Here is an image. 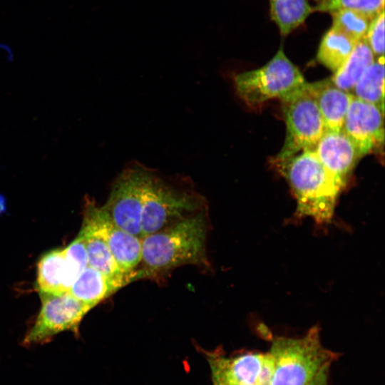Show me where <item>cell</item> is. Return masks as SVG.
<instances>
[{"mask_svg": "<svg viewBox=\"0 0 385 385\" xmlns=\"http://www.w3.org/2000/svg\"><path fill=\"white\" fill-rule=\"evenodd\" d=\"M206 209L141 238L136 279L166 272L186 265L207 264Z\"/></svg>", "mask_w": 385, "mask_h": 385, "instance_id": "obj_1", "label": "cell"}, {"mask_svg": "<svg viewBox=\"0 0 385 385\" xmlns=\"http://www.w3.org/2000/svg\"><path fill=\"white\" fill-rule=\"evenodd\" d=\"M276 161L296 198L297 217H309L321 225L330 223L343 188L324 168L314 150H304Z\"/></svg>", "mask_w": 385, "mask_h": 385, "instance_id": "obj_2", "label": "cell"}, {"mask_svg": "<svg viewBox=\"0 0 385 385\" xmlns=\"http://www.w3.org/2000/svg\"><path fill=\"white\" fill-rule=\"evenodd\" d=\"M319 331L314 326L302 337H277L272 340L270 353L274 371L270 385H306L330 367L339 355L322 346Z\"/></svg>", "mask_w": 385, "mask_h": 385, "instance_id": "obj_3", "label": "cell"}, {"mask_svg": "<svg viewBox=\"0 0 385 385\" xmlns=\"http://www.w3.org/2000/svg\"><path fill=\"white\" fill-rule=\"evenodd\" d=\"M306 82L298 68L280 48L263 66L234 76L236 91L249 106H259L273 98H281Z\"/></svg>", "mask_w": 385, "mask_h": 385, "instance_id": "obj_4", "label": "cell"}, {"mask_svg": "<svg viewBox=\"0 0 385 385\" xmlns=\"http://www.w3.org/2000/svg\"><path fill=\"white\" fill-rule=\"evenodd\" d=\"M306 83L279 98L287 131L277 159L288 158L304 150H314L326 130L322 116Z\"/></svg>", "mask_w": 385, "mask_h": 385, "instance_id": "obj_5", "label": "cell"}, {"mask_svg": "<svg viewBox=\"0 0 385 385\" xmlns=\"http://www.w3.org/2000/svg\"><path fill=\"white\" fill-rule=\"evenodd\" d=\"M41 307L37 318L23 339L24 346L43 344L58 334L71 331L78 334L81 322L92 309L69 293H39Z\"/></svg>", "mask_w": 385, "mask_h": 385, "instance_id": "obj_6", "label": "cell"}, {"mask_svg": "<svg viewBox=\"0 0 385 385\" xmlns=\"http://www.w3.org/2000/svg\"><path fill=\"white\" fill-rule=\"evenodd\" d=\"M83 222L106 241L120 269L133 279L141 260L142 240L115 225L90 197L85 200Z\"/></svg>", "mask_w": 385, "mask_h": 385, "instance_id": "obj_7", "label": "cell"}, {"mask_svg": "<svg viewBox=\"0 0 385 385\" xmlns=\"http://www.w3.org/2000/svg\"><path fill=\"white\" fill-rule=\"evenodd\" d=\"M342 130L354 142L361 158L384 144V110L354 96Z\"/></svg>", "mask_w": 385, "mask_h": 385, "instance_id": "obj_8", "label": "cell"}, {"mask_svg": "<svg viewBox=\"0 0 385 385\" xmlns=\"http://www.w3.org/2000/svg\"><path fill=\"white\" fill-rule=\"evenodd\" d=\"M314 151L324 168L342 188L361 158L355 144L342 129L326 130Z\"/></svg>", "mask_w": 385, "mask_h": 385, "instance_id": "obj_9", "label": "cell"}, {"mask_svg": "<svg viewBox=\"0 0 385 385\" xmlns=\"http://www.w3.org/2000/svg\"><path fill=\"white\" fill-rule=\"evenodd\" d=\"M265 354L247 353L227 358L220 353L209 356L214 383L257 385Z\"/></svg>", "mask_w": 385, "mask_h": 385, "instance_id": "obj_10", "label": "cell"}, {"mask_svg": "<svg viewBox=\"0 0 385 385\" xmlns=\"http://www.w3.org/2000/svg\"><path fill=\"white\" fill-rule=\"evenodd\" d=\"M322 116L326 130L342 129L344 118L354 96L334 86L329 78L306 83Z\"/></svg>", "mask_w": 385, "mask_h": 385, "instance_id": "obj_11", "label": "cell"}, {"mask_svg": "<svg viewBox=\"0 0 385 385\" xmlns=\"http://www.w3.org/2000/svg\"><path fill=\"white\" fill-rule=\"evenodd\" d=\"M80 232L84 239L88 266L122 287L134 280L120 269L106 241L93 228L83 222Z\"/></svg>", "mask_w": 385, "mask_h": 385, "instance_id": "obj_12", "label": "cell"}, {"mask_svg": "<svg viewBox=\"0 0 385 385\" xmlns=\"http://www.w3.org/2000/svg\"><path fill=\"white\" fill-rule=\"evenodd\" d=\"M121 287L120 284L88 265L67 292L93 308Z\"/></svg>", "mask_w": 385, "mask_h": 385, "instance_id": "obj_13", "label": "cell"}, {"mask_svg": "<svg viewBox=\"0 0 385 385\" xmlns=\"http://www.w3.org/2000/svg\"><path fill=\"white\" fill-rule=\"evenodd\" d=\"M36 287L38 293L60 294L67 292L64 249L43 254L37 264Z\"/></svg>", "mask_w": 385, "mask_h": 385, "instance_id": "obj_14", "label": "cell"}, {"mask_svg": "<svg viewBox=\"0 0 385 385\" xmlns=\"http://www.w3.org/2000/svg\"><path fill=\"white\" fill-rule=\"evenodd\" d=\"M374 55L365 38L356 42L345 63L329 78L337 88L351 91L366 69L375 61Z\"/></svg>", "mask_w": 385, "mask_h": 385, "instance_id": "obj_15", "label": "cell"}, {"mask_svg": "<svg viewBox=\"0 0 385 385\" xmlns=\"http://www.w3.org/2000/svg\"><path fill=\"white\" fill-rule=\"evenodd\" d=\"M356 42L331 27L319 44L317 61L332 72H336L346 61Z\"/></svg>", "mask_w": 385, "mask_h": 385, "instance_id": "obj_16", "label": "cell"}, {"mask_svg": "<svg viewBox=\"0 0 385 385\" xmlns=\"http://www.w3.org/2000/svg\"><path fill=\"white\" fill-rule=\"evenodd\" d=\"M270 15L282 36L300 26L314 11L307 0H270Z\"/></svg>", "mask_w": 385, "mask_h": 385, "instance_id": "obj_17", "label": "cell"}, {"mask_svg": "<svg viewBox=\"0 0 385 385\" xmlns=\"http://www.w3.org/2000/svg\"><path fill=\"white\" fill-rule=\"evenodd\" d=\"M384 58L378 57L364 72L351 94L364 101L384 108Z\"/></svg>", "mask_w": 385, "mask_h": 385, "instance_id": "obj_18", "label": "cell"}, {"mask_svg": "<svg viewBox=\"0 0 385 385\" xmlns=\"http://www.w3.org/2000/svg\"><path fill=\"white\" fill-rule=\"evenodd\" d=\"M331 14L333 20L332 27L334 29L355 42L365 36L371 21L365 16L346 9L336 11Z\"/></svg>", "mask_w": 385, "mask_h": 385, "instance_id": "obj_19", "label": "cell"}, {"mask_svg": "<svg viewBox=\"0 0 385 385\" xmlns=\"http://www.w3.org/2000/svg\"><path fill=\"white\" fill-rule=\"evenodd\" d=\"M314 11L332 14L339 10H351L371 20L384 10V0H327L313 7Z\"/></svg>", "mask_w": 385, "mask_h": 385, "instance_id": "obj_20", "label": "cell"}, {"mask_svg": "<svg viewBox=\"0 0 385 385\" xmlns=\"http://www.w3.org/2000/svg\"><path fill=\"white\" fill-rule=\"evenodd\" d=\"M66 265V286L68 291L71 285L88 266L87 253L83 235L78 236L64 248Z\"/></svg>", "mask_w": 385, "mask_h": 385, "instance_id": "obj_21", "label": "cell"}, {"mask_svg": "<svg viewBox=\"0 0 385 385\" xmlns=\"http://www.w3.org/2000/svg\"><path fill=\"white\" fill-rule=\"evenodd\" d=\"M374 56H384V10L381 11L369 24L364 36Z\"/></svg>", "mask_w": 385, "mask_h": 385, "instance_id": "obj_22", "label": "cell"}, {"mask_svg": "<svg viewBox=\"0 0 385 385\" xmlns=\"http://www.w3.org/2000/svg\"><path fill=\"white\" fill-rule=\"evenodd\" d=\"M274 371V359L270 352L265 357L259 375L257 385H270Z\"/></svg>", "mask_w": 385, "mask_h": 385, "instance_id": "obj_23", "label": "cell"}, {"mask_svg": "<svg viewBox=\"0 0 385 385\" xmlns=\"http://www.w3.org/2000/svg\"><path fill=\"white\" fill-rule=\"evenodd\" d=\"M329 370V367L322 369L306 385H328Z\"/></svg>", "mask_w": 385, "mask_h": 385, "instance_id": "obj_24", "label": "cell"}, {"mask_svg": "<svg viewBox=\"0 0 385 385\" xmlns=\"http://www.w3.org/2000/svg\"><path fill=\"white\" fill-rule=\"evenodd\" d=\"M6 204L5 199L2 195L0 194V213L5 210Z\"/></svg>", "mask_w": 385, "mask_h": 385, "instance_id": "obj_25", "label": "cell"}, {"mask_svg": "<svg viewBox=\"0 0 385 385\" xmlns=\"http://www.w3.org/2000/svg\"><path fill=\"white\" fill-rule=\"evenodd\" d=\"M214 385H253V384H243L236 383H214Z\"/></svg>", "mask_w": 385, "mask_h": 385, "instance_id": "obj_26", "label": "cell"}, {"mask_svg": "<svg viewBox=\"0 0 385 385\" xmlns=\"http://www.w3.org/2000/svg\"><path fill=\"white\" fill-rule=\"evenodd\" d=\"M314 1H317L318 3H321V2L325 1L327 0H314Z\"/></svg>", "mask_w": 385, "mask_h": 385, "instance_id": "obj_27", "label": "cell"}]
</instances>
